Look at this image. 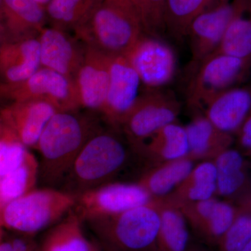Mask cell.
Masks as SVG:
<instances>
[{
  "label": "cell",
  "instance_id": "1f68e13d",
  "mask_svg": "<svg viewBox=\"0 0 251 251\" xmlns=\"http://www.w3.org/2000/svg\"><path fill=\"white\" fill-rule=\"evenodd\" d=\"M148 35L161 37L166 31L165 11L167 0H135Z\"/></svg>",
  "mask_w": 251,
  "mask_h": 251
},
{
  "label": "cell",
  "instance_id": "8d00e7d4",
  "mask_svg": "<svg viewBox=\"0 0 251 251\" xmlns=\"http://www.w3.org/2000/svg\"><path fill=\"white\" fill-rule=\"evenodd\" d=\"M241 251H251V240Z\"/></svg>",
  "mask_w": 251,
  "mask_h": 251
},
{
  "label": "cell",
  "instance_id": "3957f363",
  "mask_svg": "<svg viewBox=\"0 0 251 251\" xmlns=\"http://www.w3.org/2000/svg\"><path fill=\"white\" fill-rule=\"evenodd\" d=\"M132 154L135 153L120 128L101 126L84 145L59 189L77 196L115 181Z\"/></svg>",
  "mask_w": 251,
  "mask_h": 251
},
{
  "label": "cell",
  "instance_id": "9c48e42d",
  "mask_svg": "<svg viewBox=\"0 0 251 251\" xmlns=\"http://www.w3.org/2000/svg\"><path fill=\"white\" fill-rule=\"evenodd\" d=\"M234 13L233 2H219L203 11L190 25L186 37L191 48L188 66L191 77L214 53L222 42Z\"/></svg>",
  "mask_w": 251,
  "mask_h": 251
},
{
  "label": "cell",
  "instance_id": "2e32d148",
  "mask_svg": "<svg viewBox=\"0 0 251 251\" xmlns=\"http://www.w3.org/2000/svg\"><path fill=\"white\" fill-rule=\"evenodd\" d=\"M30 99H42L53 104L59 110L79 108L74 80L57 72L41 67L26 80Z\"/></svg>",
  "mask_w": 251,
  "mask_h": 251
},
{
  "label": "cell",
  "instance_id": "e575fe53",
  "mask_svg": "<svg viewBox=\"0 0 251 251\" xmlns=\"http://www.w3.org/2000/svg\"><path fill=\"white\" fill-rule=\"evenodd\" d=\"M188 251H213L211 249V247H209V246H206L205 244H198V243H194L191 246V247L190 248L189 250Z\"/></svg>",
  "mask_w": 251,
  "mask_h": 251
},
{
  "label": "cell",
  "instance_id": "7c38bea8",
  "mask_svg": "<svg viewBox=\"0 0 251 251\" xmlns=\"http://www.w3.org/2000/svg\"><path fill=\"white\" fill-rule=\"evenodd\" d=\"M110 60L111 57L85 47L73 77L79 108L100 114L108 94Z\"/></svg>",
  "mask_w": 251,
  "mask_h": 251
},
{
  "label": "cell",
  "instance_id": "f1b7e54d",
  "mask_svg": "<svg viewBox=\"0 0 251 251\" xmlns=\"http://www.w3.org/2000/svg\"><path fill=\"white\" fill-rule=\"evenodd\" d=\"M20 49V60L6 70V77L11 82L26 81L41 67L39 39L23 41Z\"/></svg>",
  "mask_w": 251,
  "mask_h": 251
},
{
  "label": "cell",
  "instance_id": "74e56055",
  "mask_svg": "<svg viewBox=\"0 0 251 251\" xmlns=\"http://www.w3.org/2000/svg\"><path fill=\"white\" fill-rule=\"evenodd\" d=\"M1 227H0V243H1V241H2V231H1Z\"/></svg>",
  "mask_w": 251,
  "mask_h": 251
},
{
  "label": "cell",
  "instance_id": "4fadbf2b",
  "mask_svg": "<svg viewBox=\"0 0 251 251\" xmlns=\"http://www.w3.org/2000/svg\"><path fill=\"white\" fill-rule=\"evenodd\" d=\"M217 197L237 207L251 206V163L237 149L229 148L214 160Z\"/></svg>",
  "mask_w": 251,
  "mask_h": 251
},
{
  "label": "cell",
  "instance_id": "d590c367",
  "mask_svg": "<svg viewBox=\"0 0 251 251\" xmlns=\"http://www.w3.org/2000/svg\"><path fill=\"white\" fill-rule=\"evenodd\" d=\"M0 251H13L9 241H1L0 243Z\"/></svg>",
  "mask_w": 251,
  "mask_h": 251
},
{
  "label": "cell",
  "instance_id": "83f0119b",
  "mask_svg": "<svg viewBox=\"0 0 251 251\" xmlns=\"http://www.w3.org/2000/svg\"><path fill=\"white\" fill-rule=\"evenodd\" d=\"M97 2V0H51L46 14L54 27L75 28Z\"/></svg>",
  "mask_w": 251,
  "mask_h": 251
},
{
  "label": "cell",
  "instance_id": "603a6c76",
  "mask_svg": "<svg viewBox=\"0 0 251 251\" xmlns=\"http://www.w3.org/2000/svg\"><path fill=\"white\" fill-rule=\"evenodd\" d=\"M232 2L233 16L215 52L251 62V0H233Z\"/></svg>",
  "mask_w": 251,
  "mask_h": 251
},
{
  "label": "cell",
  "instance_id": "e0dca14e",
  "mask_svg": "<svg viewBox=\"0 0 251 251\" xmlns=\"http://www.w3.org/2000/svg\"><path fill=\"white\" fill-rule=\"evenodd\" d=\"M188 156L194 161H214L234 144V137L219 129L201 114H196L185 126Z\"/></svg>",
  "mask_w": 251,
  "mask_h": 251
},
{
  "label": "cell",
  "instance_id": "9a60e30c",
  "mask_svg": "<svg viewBox=\"0 0 251 251\" xmlns=\"http://www.w3.org/2000/svg\"><path fill=\"white\" fill-rule=\"evenodd\" d=\"M41 67L72 79L74 76L83 50H79L76 44L63 29L57 27L41 29L39 38Z\"/></svg>",
  "mask_w": 251,
  "mask_h": 251
},
{
  "label": "cell",
  "instance_id": "ac0fdd59",
  "mask_svg": "<svg viewBox=\"0 0 251 251\" xmlns=\"http://www.w3.org/2000/svg\"><path fill=\"white\" fill-rule=\"evenodd\" d=\"M57 111L48 100L30 99L21 108L8 114L10 130L26 148L36 150L44 128Z\"/></svg>",
  "mask_w": 251,
  "mask_h": 251
},
{
  "label": "cell",
  "instance_id": "7402d4cb",
  "mask_svg": "<svg viewBox=\"0 0 251 251\" xmlns=\"http://www.w3.org/2000/svg\"><path fill=\"white\" fill-rule=\"evenodd\" d=\"M217 172L214 161H200L181 184L165 198L179 206L217 197Z\"/></svg>",
  "mask_w": 251,
  "mask_h": 251
},
{
  "label": "cell",
  "instance_id": "484cf974",
  "mask_svg": "<svg viewBox=\"0 0 251 251\" xmlns=\"http://www.w3.org/2000/svg\"><path fill=\"white\" fill-rule=\"evenodd\" d=\"M213 1L214 0H167L166 31L176 40H183L186 37L188 27L193 20L211 7Z\"/></svg>",
  "mask_w": 251,
  "mask_h": 251
},
{
  "label": "cell",
  "instance_id": "d6986e66",
  "mask_svg": "<svg viewBox=\"0 0 251 251\" xmlns=\"http://www.w3.org/2000/svg\"><path fill=\"white\" fill-rule=\"evenodd\" d=\"M137 156L147 162L149 166L188 157L185 126L177 121L165 126L143 144Z\"/></svg>",
  "mask_w": 251,
  "mask_h": 251
},
{
  "label": "cell",
  "instance_id": "52a82bcc",
  "mask_svg": "<svg viewBox=\"0 0 251 251\" xmlns=\"http://www.w3.org/2000/svg\"><path fill=\"white\" fill-rule=\"evenodd\" d=\"M251 62L234 56L215 52L200 66L191 77L187 103L190 108L201 114L214 97L247 80Z\"/></svg>",
  "mask_w": 251,
  "mask_h": 251
},
{
  "label": "cell",
  "instance_id": "f35d334b",
  "mask_svg": "<svg viewBox=\"0 0 251 251\" xmlns=\"http://www.w3.org/2000/svg\"><path fill=\"white\" fill-rule=\"evenodd\" d=\"M220 2H224V1H229V0H219Z\"/></svg>",
  "mask_w": 251,
  "mask_h": 251
},
{
  "label": "cell",
  "instance_id": "44dd1931",
  "mask_svg": "<svg viewBox=\"0 0 251 251\" xmlns=\"http://www.w3.org/2000/svg\"><path fill=\"white\" fill-rule=\"evenodd\" d=\"M160 201V226L154 251H188L193 242L182 211L166 198Z\"/></svg>",
  "mask_w": 251,
  "mask_h": 251
},
{
  "label": "cell",
  "instance_id": "6da1fadb",
  "mask_svg": "<svg viewBox=\"0 0 251 251\" xmlns=\"http://www.w3.org/2000/svg\"><path fill=\"white\" fill-rule=\"evenodd\" d=\"M95 115L59 110L50 119L36 148L42 187L60 188L84 145L101 126Z\"/></svg>",
  "mask_w": 251,
  "mask_h": 251
},
{
  "label": "cell",
  "instance_id": "5bb4252c",
  "mask_svg": "<svg viewBox=\"0 0 251 251\" xmlns=\"http://www.w3.org/2000/svg\"><path fill=\"white\" fill-rule=\"evenodd\" d=\"M251 110V87H236L214 97L201 112L219 129L235 137Z\"/></svg>",
  "mask_w": 251,
  "mask_h": 251
},
{
  "label": "cell",
  "instance_id": "836d02e7",
  "mask_svg": "<svg viewBox=\"0 0 251 251\" xmlns=\"http://www.w3.org/2000/svg\"><path fill=\"white\" fill-rule=\"evenodd\" d=\"M234 139L236 149L246 158H251V110Z\"/></svg>",
  "mask_w": 251,
  "mask_h": 251
},
{
  "label": "cell",
  "instance_id": "4316f807",
  "mask_svg": "<svg viewBox=\"0 0 251 251\" xmlns=\"http://www.w3.org/2000/svg\"><path fill=\"white\" fill-rule=\"evenodd\" d=\"M239 211V208L232 203L218 199L213 210L206 216L194 233L202 244L210 247H217Z\"/></svg>",
  "mask_w": 251,
  "mask_h": 251
},
{
  "label": "cell",
  "instance_id": "8fae6325",
  "mask_svg": "<svg viewBox=\"0 0 251 251\" xmlns=\"http://www.w3.org/2000/svg\"><path fill=\"white\" fill-rule=\"evenodd\" d=\"M141 84L138 73L126 57H111L108 94L100 112L105 124L120 128L140 97Z\"/></svg>",
  "mask_w": 251,
  "mask_h": 251
},
{
  "label": "cell",
  "instance_id": "277c9868",
  "mask_svg": "<svg viewBox=\"0 0 251 251\" xmlns=\"http://www.w3.org/2000/svg\"><path fill=\"white\" fill-rule=\"evenodd\" d=\"M106 251H154L160 226V201L115 215L84 221Z\"/></svg>",
  "mask_w": 251,
  "mask_h": 251
},
{
  "label": "cell",
  "instance_id": "ab89813d",
  "mask_svg": "<svg viewBox=\"0 0 251 251\" xmlns=\"http://www.w3.org/2000/svg\"><path fill=\"white\" fill-rule=\"evenodd\" d=\"M97 1H103V0H97Z\"/></svg>",
  "mask_w": 251,
  "mask_h": 251
},
{
  "label": "cell",
  "instance_id": "cb8c5ba5",
  "mask_svg": "<svg viewBox=\"0 0 251 251\" xmlns=\"http://www.w3.org/2000/svg\"><path fill=\"white\" fill-rule=\"evenodd\" d=\"M83 221L74 210L46 234L39 251H100L85 237Z\"/></svg>",
  "mask_w": 251,
  "mask_h": 251
},
{
  "label": "cell",
  "instance_id": "d6a6232c",
  "mask_svg": "<svg viewBox=\"0 0 251 251\" xmlns=\"http://www.w3.org/2000/svg\"><path fill=\"white\" fill-rule=\"evenodd\" d=\"M10 9L31 27L40 29L45 21L46 14L42 6L34 0H4Z\"/></svg>",
  "mask_w": 251,
  "mask_h": 251
},
{
  "label": "cell",
  "instance_id": "4dcf8cb0",
  "mask_svg": "<svg viewBox=\"0 0 251 251\" xmlns=\"http://www.w3.org/2000/svg\"><path fill=\"white\" fill-rule=\"evenodd\" d=\"M9 130L0 137V177L23 164L30 151Z\"/></svg>",
  "mask_w": 251,
  "mask_h": 251
},
{
  "label": "cell",
  "instance_id": "5b68a950",
  "mask_svg": "<svg viewBox=\"0 0 251 251\" xmlns=\"http://www.w3.org/2000/svg\"><path fill=\"white\" fill-rule=\"evenodd\" d=\"M75 202L76 196L59 188H34L0 209V227L34 235L65 217Z\"/></svg>",
  "mask_w": 251,
  "mask_h": 251
},
{
  "label": "cell",
  "instance_id": "8992f818",
  "mask_svg": "<svg viewBox=\"0 0 251 251\" xmlns=\"http://www.w3.org/2000/svg\"><path fill=\"white\" fill-rule=\"evenodd\" d=\"M181 104L173 92L163 88L147 90L126 115L120 129L135 155L156 131L177 121Z\"/></svg>",
  "mask_w": 251,
  "mask_h": 251
},
{
  "label": "cell",
  "instance_id": "7a4b0ae2",
  "mask_svg": "<svg viewBox=\"0 0 251 251\" xmlns=\"http://www.w3.org/2000/svg\"><path fill=\"white\" fill-rule=\"evenodd\" d=\"M84 46L109 57H126L146 35L135 0H103L75 27Z\"/></svg>",
  "mask_w": 251,
  "mask_h": 251
},
{
  "label": "cell",
  "instance_id": "f546056e",
  "mask_svg": "<svg viewBox=\"0 0 251 251\" xmlns=\"http://www.w3.org/2000/svg\"><path fill=\"white\" fill-rule=\"evenodd\" d=\"M239 208L237 217L218 244L219 251H241L251 240V206Z\"/></svg>",
  "mask_w": 251,
  "mask_h": 251
},
{
  "label": "cell",
  "instance_id": "30bf717a",
  "mask_svg": "<svg viewBox=\"0 0 251 251\" xmlns=\"http://www.w3.org/2000/svg\"><path fill=\"white\" fill-rule=\"evenodd\" d=\"M126 57L147 90L163 88L174 78L176 56L171 46L161 38L146 34Z\"/></svg>",
  "mask_w": 251,
  "mask_h": 251
},
{
  "label": "cell",
  "instance_id": "ba28073f",
  "mask_svg": "<svg viewBox=\"0 0 251 251\" xmlns=\"http://www.w3.org/2000/svg\"><path fill=\"white\" fill-rule=\"evenodd\" d=\"M152 200L138 181H112L77 196L73 210L84 223L86 220L120 214Z\"/></svg>",
  "mask_w": 251,
  "mask_h": 251
},
{
  "label": "cell",
  "instance_id": "d4e9b609",
  "mask_svg": "<svg viewBox=\"0 0 251 251\" xmlns=\"http://www.w3.org/2000/svg\"><path fill=\"white\" fill-rule=\"evenodd\" d=\"M39 174V161L29 152L21 166L0 177V209L36 188Z\"/></svg>",
  "mask_w": 251,
  "mask_h": 251
},
{
  "label": "cell",
  "instance_id": "ffe728a7",
  "mask_svg": "<svg viewBox=\"0 0 251 251\" xmlns=\"http://www.w3.org/2000/svg\"><path fill=\"white\" fill-rule=\"evenodd\" d=\"M196 162L189 157L149 166L138 182L153 199H162L174 192L192 171Z\"/></svg>",
  "mask_w": 251,
  "mask_h": 251
}]
</instances>
